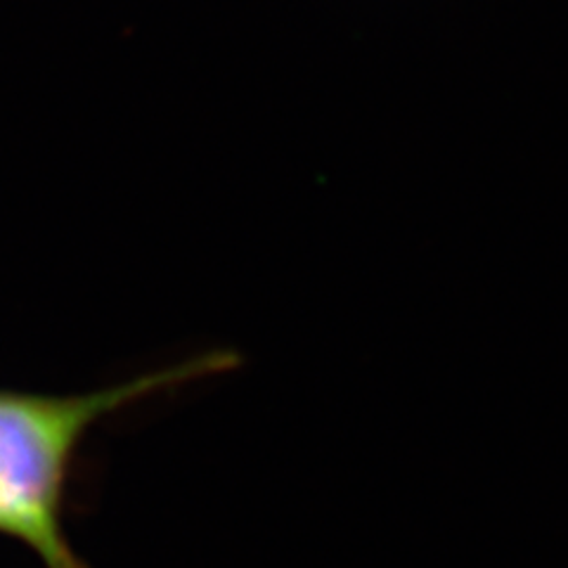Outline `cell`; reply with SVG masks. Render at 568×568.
Returning <instances> with one entry per match:
<instances>
[{
    "label": "cell",
    "instance_id": "1",
    "mask_svg": "<svg viewBox=\"0 0 568 568\" xmlns=\"http://www.w3.org/2000/svg\"><path fill=\"white\" fill-rule=\"evenodd\" d=\"M240 365L237 351L216 348L88 394L0 388V536L22 542L43 568H93L71 545L64 526L71 478L88 434L133 405Z\"/></svg>",
    "mask_w": 568,
    "mask_h": 568
}]
</instances>
